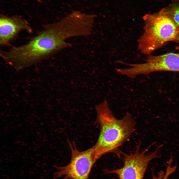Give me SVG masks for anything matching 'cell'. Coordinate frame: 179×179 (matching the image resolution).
I'll return each instance as SVG.
<instances>
[{"label":"cell","mask_w":179,"mask_h":179,"mask_svg":"<svg viewBox=\"0 0 179 179\" xmlns=\"http://www.w3.org/2000/svg\"><path fill=\"white\" fill-rule=\"evenodd\" d=\"M66 34L57 22L48 24L27 43L2 51L6 62L20 69L45 60L72 45L66 41Z\"/></svg>","instance_id":"6da1fadb"},{"label":"cell","mask_w":179,"mask_h":179,"mask_svg":"<svg viewBox=\"0 0 179 179\" xmlns=\"http://www.w3.org/2000/svg\"><path fill=\"white\" fill-rule=\"evenodd\" d=\"M95 108L100 128L98 138L93 146L98 159L106 153L117 152L119 147L134 132L135 123L131 114L128 112L122 119H117L113 115L106 100L96 105Z\"/></svg>","instance_id":"7a4b0ae2"},{"label":"cell","mask_w":179,"mask_h":179,"mask_svg":"<svg viewBox=\"0 0 179 179\" xmlns=\"http://www.w3.org/2000/svg\"><path fill=\"white\" fill-rule=\"evenodd\" d=\"M143 19V32L137 40L138 49L142 53L150 55L167 42L175 41L179 26L169 7L155 13L146 14Z\"/></svg>","instance_id":"3957f363"},{"label":"cell","mask_w":179,"mask_h":179,"mask_svg":"<svg viewBox=\"0 0 179 179\" xmlns=\"http://www.w3.org/2000/svg\"><path fill=\"white\" fill-rule=\"evenodd\" d=\"M68 142L71 152L70 161L66 166H55L57 171L54 174V178L62 177V179H88L92 167L98 159L96 156L94 147L81 151L75 145Z\"/></svg>","instance_id":"277c9868"},{"label":"cell","mask_w":179,"mask_h":179,"mask_svg":"<svg viewBox=\"0 0 179 179\" xmlns=\"http://www.w3.org/2000/svg\"><path fill=\"white\" fill-rule=\"evenodd\" d=\"M155 143V142L152 143L141 152L139 151V147L138 146L133 153L128 154L121 152L124 157L123 166L119 169L107 170L106 173L116 174L120 179H143L149 162L153 159L159 157L157 155L163 144L159 146L152 153L146 154L148 149Z\"/></svg>","instance_id":"5b68a950"},{"label":"cell","mask_w":179,"mask_h":179,"mask_svg":"<svg viewBox=\"0 0 179 179\" xmlns=\"http://www.w3.org/2000/svg\"><path fill=\"white\" fill-rule=\"evenodd\" d=\"M146 62L133 64L131 71L134 76L147 75L159 71L179 72V54L169 53L159 55H148Z\"/></svg>","instance_id":"8992f818"},{"label":"cell","mask_w":179,"mask_h":179,"mask_svg":"<svg viewBox=\"0 0 179 179\" xmlns=\"http://www.w3.org/2000/svg\"><path fill=\"white\" fill-rule=\"evenodd\" d=\"M32 33L33 29L25 20L18 16H2L0 19V45L5 46L14 40L21 31Z\"/></svg>","instance_id":"52a82bcc"},{"label":"cell","mask_w":179,"mask_h":179,"mask_svg":"<svg viewBox=\"0 0 179 179\" xmlns=\"http://www.w3.org/2000/svg\"><path fill=\"white\" fill-rule=\"evenodd\" d=\"M171 158L166 168L165 173L163 171H161L158 173L157 176L153 175L152 179H169V176L176 171L177 168L176 165L174 166H171L172 157H171Z\"/></svg>","instance_id":"ba28073f"},{"label":"cell","mask_w":179,"mask_h":179,"mask_svg":"<svg viewBox=\"0 0 179 179\" xmlns=\"http://www.w3.org/2000/svg\"><path fill=\"white\" fill-rule=\"evenodd\" d=\"M169 7L172 13L175 21L179 26V2L172 5Z\"/></svg>","instance_id":"9c48e42d"},{"label":"cell","mask_w":179,"mask_h":179,"mask_svg":"<svg viewBox=\"0 0 179 179\" xmlns=\"http://www.w3.org/2000/svg\"><path fill=\"white\" fill-rule=\"evenodd\" d=\"M175 41L179 43V33L177 36Z\"/></svg>","instance_id":"30bf717a"},{"label":"cell","mask_w":179,"mask_h":179,"mask_svg":"<svg viewBox=\"0 0 179 179\" xmlns=\"http://www.w3.org/2000/svg\"><path fill=\"white\" fill-rule=\"evenodd\" d=\"M173 0L174 1H176V2L179 1V0Z\"/></svg>","instance_id":"8fae6325"}]
</instances>
